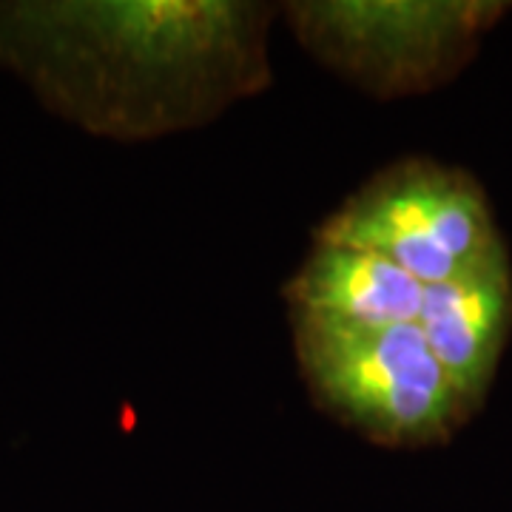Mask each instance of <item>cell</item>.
Here are the masks:
<instances>
[{
    "instance_id": "obj_6",
    "label": "cell",
    "mask_w": 512,
    "mask_h": 512,
    "mask_svg": "<svg viewBox=\"0 0 512 512\" xmlns=\"http://www.w3.org/2000/svg\"><path fill=\"white\" fill-rule=\"evenodd\" d=\"M285 293L293 313L342 328L410 325L424 302V285L390 259L328 242H313Z\"/></svg>"
},
{
    "instance_id": "obj_5",
    "label": "cell",
    "mask_w": 512,
    "mask_h": 512,
    "mask_svg": "<svg viewBox=\"0 0 512 512\" xmlns=\"http://www.w3.org/2000/svg\"><path fill=\"white\" fill-rule=\"evenodd\" d=\"M416 325L476 413L512 330V268L507 251L450 282L424 288Z\"/></svg>"
},
{
    "instance_id": "obj_1",
    "label": "cell",
    "mask_w": 512,
    "mask_h": 512,
    "mask_svg": "<svg viewBox=\"0 0 512 512\" xmlns=\"http://www.w3.org/2000/svg\"><path fill=\"white\" fill-rule=\"evenodd\" d=\"M271 18L245 0L0 3V69L97 137L157 140L271 86Z\"/></svg>"
},
{
    "instance_id": "obj_3",
    "label": "cell",
    "mask_w": 512,
    "mask_h": 512,
    "mask_svg": "<svg viewBox=\"0 0 512 512\" xmlns=\"http://www.w3.org/2000/svg\"><path fill=\"white\" fill-rule=\"evenodd\" d=\"M504 3L296 0L285 18L313 60L362 92L396 100L453 80Z\"/></svg>"
},
{
    "instance_id": "obj_4",
    "label": "cell",
    "mask_w": 512,
    "mask_h": 512,
    "mask_svg": "<svg viewBox=\"0 0 512 512\" xmlns=\"http://www.w3.org/2000/svg\"><path fill=\"white\" fill-rule=\"evenodd\" d=\"M316 242L384 256L424 288L507 251L481 185L461 168L424 157L370 177L316 228Z\"/></svg>"
},
{
    "instance_id": "obj_2",
    "label": "cell",
    "mask_w": 512,
    "mask_h": 512,
    "mask_svg": "<svg viewBox=\"0 0 512 512\" xmlns=\"http://www.w3.org/2000/svg\"><path fill=\"white\" fill-rule=\"evenodd\" d=\"M296 362L330 416L382 447L447 441L473 416L416 322L342 328L293 313Z\"/></svg>"
}]
</instances>
